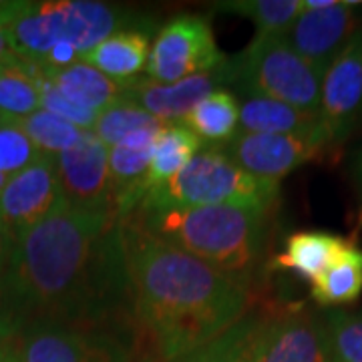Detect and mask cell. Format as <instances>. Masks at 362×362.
<instances>
[{
    "label": "cell",
    "instance_id": "6da1fadb",
    "mask_svg": "<svg viewBox=\"0 0 362 362\" xmlns=\"http://www.w3.org/2000/svg\"><path fill=\"white\" fill-rule=\"evenodd\" d=\"M8 290L25 310L87 326L103 322L131 298L121 218L61 199L13 240Z\"/></svg>",
    "mask_w": 362,
    "mask_h": 362
},
{
    "label": "cell",
    "instance_id": "7a4b0ae2",
    "mask_svg": "<svg viewBox=\"0 0 362 362\" xmlns=\"http://www.w3.org/2000/svg\"><path fill=\"white\" fill-rule=\"evenodd\" d=\"M131 298L161 358L173 362L206 346L242 320V278L209 266L149 232L137 218L121 220Z\"/></svg>",
    "mask_w": 362,
    "mask_h": 362
},
{
    "label": "cell",
    "instance_id": "3957f363",
    "mask_svg": "<svg viewBox=\"0 0 362 362\" xmlns=\"http://www.w3.org/2000/svg\"><path fill=\"white\" fill-rule=\"evenodd\" d=\"M266 216L256 207L192 206L143 211L139 221L159 240L242 278L259 256Z\"/></svg>",
    "mask_w": 362,
    "mask_h": 362
},
{
    "label": "cell",
    "instance_id": "277c9868",
    "mask_svg": "<svg viewBox=\"0 0 362 362\" xmlns=\"http://www.w3.org/2000/svg\"><path fill=\"white\" fill-rule=\"evenodd\" d=\"M280 195L278 181L262 180L238 168L221 149L202 151L165 183L143 197V211L192 206H242L270 209Z\"/></svg>",
    "mask_w": 362,
    "mask_h": 362
},
{
    "label": "cell",
    "instance_id": "5b68a950",
    "mask_svg": "<svg viewBox=\"0 0 362 362\" xmlns=\"http://www.w3.org/2000/svg\"><path fill=\"white\" fill-rule=\"evenodd\" d=\"M220 71L221 78L235 81L252 99H272L318 115L326 71L300 57L286 37L258 35Z\"/></svg>",
    "mask_w": 362,
    "mask_h": 362
},
{
    "label": "cell",
    "instance_id": "8992f818",
    "mask_svg": "<svg viewBox=\"0 0 362 362\" xmlns=\"http://www.w3.org/2000/svg\"><path fill=\"white\" fill-rule=\"evenodd\" d=\"M226 57L216 45L211 26L204 16L181 14L159 30L149 52L145 73L159 85L218 71Z\"/></svg>",
    "mask_w": 362,
    "mask_h": 362
},
{
    "label": "cell",
    "instance_id": "52a82bcc",
    "mask_svg": "<svg viewBox=\"0 0 362 362\" xmlns=\"http://www.w3.org/2000/svg\"><path fill=\"white\" fill-rule=\"evenodd\" d=\"M318 121L330 147L362 121V26L324 73Z\"/></svg>",
    "mask_w": 362,
    "mask_h": 362
},
{
    "label": "cell",
    "instance_id": "ba28073f",
    "mask_svg": "<svg viewBox=\"0 0 362 362\" xmlns=\"http://www.w3.org/2000/svg\"><path fill=\"white\" fill-rule=\"evenodd\" d=\"M18 362H127V350L111 334L40 322L13 346Z\"/></svg>",
    "mask_w": 362,
    "mask_h": 362
},
{
    "label": "cell",
    "instance_id": "9c48e42d",
    "mask_svg": "<svg viewBox=\"0 0 362 362\" xmlns=\"http://www.w3.org/2000/svg\"><path fill=\"white\" fill-rule=\"evenodd\" d=\"M57 156H40L8 177L0 192V232L11 242L40 221L63 195L57 175Z\"/></svg>",
    "mask_w": 362,
    "mask_h": 362
},
{
    "label": "cell",
    "instance_id": "30bf717a",
    "mask_svg": "<svg viewBox=\"0 0 362 362\" xmlns=\"http://www.w3.org/2000/svg\"><path fill=\"white\" fill-rule=\"evenodd\" d=\"M61 195L66 204L90 211H113L109 147L90 131L54 157Z\"/></svg>",
    "mask_w": 362,
    "mask_h": 362
},
{
    "label": "cell",
    "instance_id": "8fae6325",
    "mask_svg": "<svg viewBox=\"0 0 362 362\" xmlns=\"http://www.w3.org/2000/svg\"><path fill=\"white\" fill-rule=\"evenodd\" d=\"M324 149V143L298 135L235 133L221 151L247 173L280 183L282 177L320 156Z\"/></svg>",
    "mask_w": 362,
    "mask_h": 362
},
{
    "label": "cell",
    "instance_id": "7c38bea8",
    "mask_svg": "<svg viewBox=\"0 0 362 362\" xmlns=\"http://www.w3.org/2000/svg\"><path fill=\"white\" fill-rule=\"evenodd\" d=\"M358 6H362L358 0H340L332 8H304L286 35V40L300 57L326 71L361 28Z\"/></svg>",
    "mask_w": 362,
    "mask_h": 362
},
{
    "label": "cell",
    "instance_id": "4fadbf2b",
    "mask_svg": "<svg viewBox=\"0 0 362 362\" xmlns=\"http://www.w3.org/2000/svg\"><path fill=\"white\" fill-rule=\"evenodd\" d=\"M0 26L18 61L40 63L52 47L65 40L61 2H4Z\"/></svg>",
    "mask_w": 362,
    "mask_h": 362
},
{
    "label": "cell",
    "instance_id": "5bb4252c",
    "mask_svg": "<svg viewBox=\"0 0 362 362\" xmlns=\"http://www.w3.org/2000/svg\"><path fill=\"white\" fill-rule=\"evenodd\" d=\"M252 362H334L326 328L306 314H290L259 326Z\"/></svg>",
    "mask_w": 362,
    "mask_h": 362
},
{
    "label": "cell",
    "instance_id": "9a60e30c",
    "mask_svg": "<svg viewBox=\"0 0 362 362\" xmlns=\"http://www.w3.org/2000/svg\"><path fill=\"white\" fill-rule=\"evenodd\" d=\"M220 69L169 85L135 78L123 87V99L141 107L143 111L156 117L163 125H181L195 105L206 99L209 93H214L216 78H221Z\"/></svg>",
    "mask_w": 362,
    "mask_h": 362
},
{
    "label": "cell",
    "instance_id": "2e32d148",
    "mask_svg": "<svg viewBox=\"0 0 362 362\" xmlns=\"http://www.w3.org/2000/svg\"><path fill=\"white\" fill-rule=\"evenodd\" d=\"M61 8L65 16V40L77 49L78 59L115 33L139 28L129 25L131 16L125 11L105 2L66 0L61 2Z\"/></svg>",
    "mask_w": 362,
    "mask_h": 362
},
{
    "label": "cell",
    "instance_id": "e0dca14e",
    "mask_svg": "<svg viewBox=\"0 0 362 362\" xmlns=\"http://www.w3.org/2000/svg\"><path fill=\"white\" fill-rule=\"evenodd\" d=\"M238 133H266V135H298L324 143H330L324 135L318 115L304 113L290 105L272 99H247L240 107V131Z\"/></svg>",
    "mask_w": 362,
    "mask_h": 362
},
{
    "label": "cell",
    "instance_id": "ac0fdd59",
    "mask_svg": "<svg viewBox=\"0 0 362 362\" xmlns=\"http://www.w3.org/2000/svg\"><path fill=\"white\" fill-rule=\"evenodd\" d=\"M149 52V35L141 28H129L115 33L95 49L85 52L78 61L95 66L105 77L113 78L125 87L147 69Z\"/></svg>",
    "mask_w": 362,
    "mask_h": 362
},
{
    "label": "cell",
    "instance_id": "d6986e66",
    "mask_svg": "<svg viewBox=\"0 0 362 362\" xmlns=\"http://www.w3.org/2000/svg\"><path fill=\"white\" fill-rule=\"evenodd\" d=\"M349 240L328 232H296L286 240V250L274 258V266L290 270L314 282L349 246Z\"/></svg>",
    "mask_w": 362,
    "mask_h": 362
},
{
    "label": "cell",
    "instance_id": "ffe728a7",
    "mask_svg": "<svg viewBox=\"0 0 362 362\" xmlns=\"http://www.w3.org/2000/svg\"><path fill=\"white\" fill-rule=\"evenodd\" d=\"M45 73L66 99L95 113H101L123 97V85L105 77L101 71L83 61H77L75 65L61 71H45Z\"/></svg>",
    "mask_w": 362,
    "mask_h": 362
},
{
    "label": "cell",
    "instance_id": "44dd1931",
    "mask_svg": "<svg viewBox=\"0 0 362 362\" xmlns=\"http://www.w3.org/2000/svg\"><path fill=\"white\" fill-rule=\"evenodd\" d=\"M202 147V139L185 125H165L157 135L149 169L143 180L145 195L149 189L165 183L173 175H177L181 169L187 168Z\"/></svg>",
    "mask_w": 362,
    "mask_h": 362
},
{
    "label": "cell",
    "instance_id": "7402d4cb",
    "mask_svg": "<svg viewBox=\"0 0 362 362\" xmlns=\"http://www.w3.org/2000/svg\"><path fill=\"white\" fill-rule=\"evenodd\" d=\"M202 143H230L240 127V105L230 90H214L183 119Z\"/></svg>",
    "mask_w": 362,
    "mask_h": 362
},
{
    "label": "cell",
    "instance_id": "603a6c76",
    "mask_svg": "<svg viewBox=\"0 0 362 362\" xmlns=\"http://www.w3.org/2000/svg\"><path fill=\"white\" fill-rule=\"evenodd\" d=\"M362 294V250L349 244L324 274L312 282V298L320 306L350 304Z\"/></svg>",
    "mask_w": 362,
    "mask_h": 362
},
{
    "label": "cell",
    "instance_id": "cb8c5ba5",
    "mask_svg": "<svg viewBox=\"0 0 362 362\" xmlns=\"http://www.w3.org/2000/svg\"><path fill=\"white\" fill-rule=\"evenodd\" d=\"M40 109L35 63L16 61L0 71V119H23Z\"/></svg>",
    "mask_w": 362,
    "mask_h": 362
},
{
    "label": "cell",
    "instance_id": "d4e9b609",
    "mask_svg": "<svg viewBox=\"0 0 362 362\" xmlns=\"http://www.w3.org/2000/svg\"><path fill=\"white\" fill-rule=\"evenodd\" d=\"M218 11L242 14L258 28V35L286 37L304 11L302 0H230L218 2Z\"/></svg>",
    "mask_w": 362,
    "mask_h": 362
},
{
    "label": "cell",
    "instance_id": "484cf974",
    "mask_svg": "<svg viewBox=\"0 0 362 362\" xmlns=\"http://www.w3.org/2000/svg\"><path fill=\"white\" fill-rule=\"evenodd\" d=\"M262 322L242 318L230 330L173 362H252L254 342Z\"/></svg>",
    "mask_w": 362,
    "mask_h": 362
},
{
    "label": "cell",
    "instance_id": "4316f807",
    "mask_svg": "<svg viewBox=\"0 0 362 362\" xmlns=\"http://www.w3.org/2000/svg\"><path fill=\"white\" fill-rule=\"evenodd\" d=\"M16 127L25 131L26 137L39 149L42 156H59L81 141L85 131L66 123L65 119L39 109L33 115L23 119H8Z\"/></svg>",
    "mask_w": 362,
    "mask_h": 362
},
{
    "label": "cell",
    "instance_id": "83f0119b",
    "mask_svg": "<svg viewBox=\"0 0 362 362\" xmlns=\"http://www.w3.org/2000/svg\"><path fill=\"white\" fill-rule=\"evenodd\" d=\"M161 127H165L161 121H157L156 117L143 111L141 107L121 97L119 101L99 113L97 123L90 133L99 137L107 147H115L133 133L145 129H161Z\"/></svg>",
    "mask_w": 362,
    "mask_h": 362
},
{
    "label": "cell",
    "instance_id": "f1b7e54d",
    "mask_svg": "<svg viewBox=\"0 0 362 362\" xmlns=\"http://www.w3.org/2000/svg\"><path fill=\"white\" fill-rule=\"evenodd\" d=\"M326 328L334 362H362V312H334Z\"/></svg>",
    "mask_w": 362,
    "mask_h": 362
},
{
    "label": "cell",
    "instance_id": "f546056e",
    "mask_svg": "<svg viewBox=\"0 0 362 362\" xmlns=\"http://www.w3.org/2000/svg\"><path fill=\"white\" fill-rule=\"evenodd\" d=\"M42 156L21 127L0 119V173L14 175L35 163Z\"/></svg>",
    "mask_w": 362,
    "mask_h": 362
},
{
    "label": "cell",
    "instance_id": "4dcf8cb0",
    "mask_svg": "<svg viewBox=\"0 0 362 362\" xmlns=\"http://www.w3.org/2000/svg\"><path fill=\"white\" fill-rule=\"evenodd\" d=\"M35 71H37L40 85V109L65 119L66 123L75 125L78 129L93 131L99 113H95L90 109H85V107H78L71 99H66L65 95L52 85L51 78L47 77V73L42 71V66L39 63H35Z\"/></svg>",
    "mask_w": 362,
    "mask_h": 362
},
{
    "label": "cell",
    "instance_id": "1f68e13d",
    "mask_svg": "<svg viewBox=\"0 0 362 362\" xmlns=\"http://www.w3.org/2000/svg\"><path fill=\"white\" fill-rule=\"evenodd\" d=\"M350 180L354 185V192L358 197V204L362 209V149H358L352 157V165H350Z\"/></svg>",
    "mask_w": 362,
    "mask_h": 362
},
{
    "label": "cell",
    "instance_id": "d6a6232c",
    "mask_svg": "<svg viewBox=\"0 0 362 362\" xmlns=\"http://www.w3.org/2000/svg\"><path fill=\"white\" fill-rule=\"evenodd\" d=\"M16 61H18V57L13 52L11 45H8V39H6V33H4V28L0 26V63L13 65Z\"/></svg>",
    "mask_w": 362,
    "mask_h": 362
},
{
    "label": "cell",
    "instance_id": "836d02e7",
    "mask_svg": "<svg viewBox=\"0 0 362 362\" xmlns=\"http://www.w3.org/2000/svg\"><path fill=\"white\" fill-rule=\"evenodd\" d=\"M0 362H18V356L11 344H6L2 338H0Z\"/></svg>",
    "mask_w": 362,
    "mask_h": 362
},
{
    "label": "cell",
    "instance_id": "e575fe53",
    "mask_svg": "<svg viewBox=\"0 0 362 362\" xmlns=\"http://www.w3.org/2000/svg\"><path fill=\"white\" fill-rule=\"evenodd\" d=\"M2 259H4V235L0 232V268H2Z\"/></svg>",
    "mask_w": 362,
    "mask_h": 362
},
{
    "label": "cell",
    "instance_id": "d590c367",
    "mask_svg": "<svg viewBox=\"0 0 362 362\" xmlns=\"http://www.w3.org/2000/svg\"><path fill=\"white\" fill-rule=\"evenodd\" d=\"M11 175H4V173H0V192H2V187L6 185V181H8Z\"/></svg>",
    "mask_w": 362,
    "mask_h": 362
},
{
    "label": "cell",
    "instance_id": "8d00e7d4",
    "mask_svg": "<svg viewBox=\"0 0 362 362\" xmlns=\"http://www.w3.org/2000/svg\"><path fill=\"white\" fill-rule=\"evenodd\" d=\"M0 312H2V292H0Z\"/></svg>",
    "mask_w": 362,
    "mask_h": 362
},
{
    "label": "cell",
    "instance_id": "74e56055",
    "mask_svg": "<svg viewBox=\"0 0 362 362\" xmlns=\"http://www.w3.org/2000/svg\"><path fill=\"white\" fill-rule=\"evenodd\" d=\"M4 66H6V65H4V63H0V71H2V69H4Z\"/></svg>",
    "mask_w": 362,
    "mask_h": 362
}]
</instances>
